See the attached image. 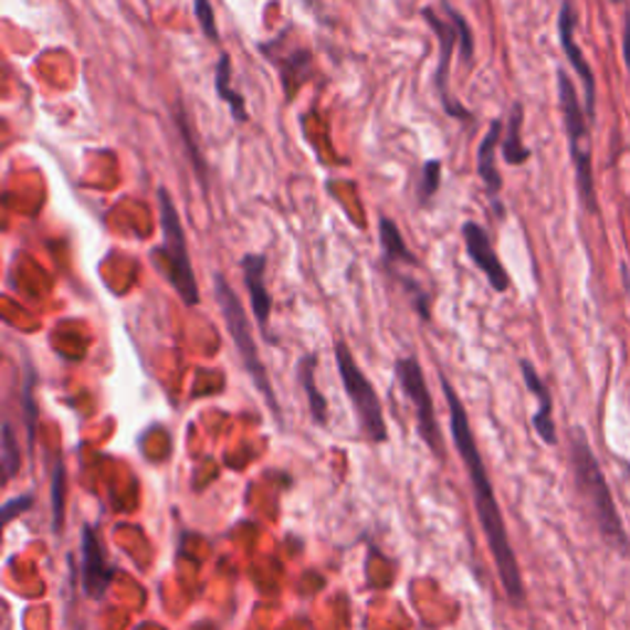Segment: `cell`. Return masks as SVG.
Returning <instances> with one entry per match:
<instances>
[{
    "instance_id": "cell-19",
    "label": "cell",
    "mask_w": 630,
    "mask_h": 630,
    "mask_svg": "<svg viewBox=\"0 0 630 630\" xmlns=\"http://www.w3.org/2000/svg\"><path fill=\"white\" fill-rule=\"evenodd\" d=\"M315 365H318V357L315 355H306L301 357L298 363V379L303 389H306V397H308V405L313 411V419L318 423L328 421V401L321 395V389L315 387Z\"/></svg>"
},
{
    "instance_id": "cell-15",
    "label": "cell",
    "mask_w": 630,
    "mask_h": 630,
    "mask_svg": "<svg viewBox=\"0 0 630 630\" xmlns=\"http://www.w3.org/2000/svg\"><path fill=\"white\" fill-rule=\"evenodd\" d=\"M523 377H525V382L529 387V392L537 397L539 401V409H537V414L535 419H532V423H535V429L539 433V439L549 443V447H554L557 443V427H554V419H552V395H549V389L547 385L542 382V377L537 375V369L532 367V363L523 360Z\"/></svg>"
},
{
    "instance_id": "cell-3",
    "label": "cell",
    "mask_w": 630,
    "mask_h": 630,
    "mask_svg": "<svg viewBox=\"0 0 630 630\" xmlns=\"http://www.w3.org/2000/svg\"><path fill=\"white\" fill-rule=\"evenodd\" d=\"M158 208H160V246L150 252V256L160 264L162 274L168 276L170 286L176 288L185 306H198L200 303V286L198 276L190 262L188 239H185L180 212L172 202L170 192L166 188H158Z\"/></svg>"
},
{
    "instance_id": "cell-10",
    "label": "cell",
    "mask_w": 630,
    "mask_h": 630,
    "mask_svg": "<svg viewBox=\"0 0 630 630\" xmlns=\"http://www.w3.org/2000/svg\"><path fill=\"white\" fill-rule=\"evenodd\" d=\"M574 28H577L574 6H571V0H564L561 10H559V40H561L564 52H567V57L571 62V67L577 70V74L584 82L586 116L594 118V114H596V80H594V72L589 67V62H586V57H584V52L579 50L577 42H574Z\"/></svg>"
},
{
    "instance_id": "cell-14",
    "label": "cell",
    "mask_w": 630,
    "mask_h": 630,
    "mask_svg": "<svg viewBox=\"0 0 630 630\" xmlns=\"http://www.w3.org/2000/svg\"><path fill=\"white\" fill-rule=\"evenodd\" d=\"M500 144H503V122L495 118L487 128L485 138L481 140V146H477V176L485 182V190L491 195L493 200V208L495 212L503 217V204H500V190H503V178H500V172L495 168V154Z\"/></svg>"
},
{
    "instance_id": "cell-5",
    "label": "cell",
    "mask_w": 630,
    "mask_h": 630,
    "mask_svg": "<svg viewBox=\"0 0 630 630\" xmlns=\"http://www.w3.org/2000/svg\"><path fill=\"white\" fill-rule=\"evenodd\" d=\"M559 82V102L564 114V126L569 136V154L577 168V185L579 195L586 204V210L596 214V190H594V172H591V148H589V128H586V116L581 112V102L571 77L564 70L557 72Z\"/></svg>"
},
{
    "instance_id": "cell-13",
    "label": "cell",
    "mask_w": 630,
    "mask_h": 630,
    "mask_svg": "<svg viewBox=\"0 0 630 630\" xmlns=\"http://www.w3.org/2000/svg\"><path fill=\"white\" fill-rule=\"evenodd\" d=\"M242 271H244V284H246V293L249 301H252V311L256 315V323L262 333L266 335V340H274L269 335V318H271V293L266 288V256L264 254H246L242 256Z\"/></svg>"
},
{
    "instance_id": "cell-20",
    "label": "cell",
    "mask_w": 630,
    "mask_h": 630,
    "mask_svg": "<svg viewBox=\"0 0 630 630\" xmlns=\"http://www.w3.org/2000/svg\"><path fill=\"white\" fill-rule=\"evenodd\" d=\"M439 188H441V160L433 158V160L423 162V168H421V180L417 188V200L421 208H427L433 195L439 192Z\"/></svg>"
},
{
    "instance_id": "cell-4",
    "label": "cell",
    "mask_w": 630,
    "mask_h": 630,
    "mask_svg": "<svg viewBox=\"0 0 630 630\" xmlns=\"http://www.w3.org/2000/svg\"><path fill=\"white\" fill-rule=\"evenodd\" d=\"M214 298H217V306H220V311H222L227 330H230V335H232L234 347H237L239 357H242L246 372L252 375L256 389L264 395L266 405L271 407V411H274L276 419L281 421V409H279L276 395H274V389H271L266 367H264L262 357H259V350H256L252 323H249L242 301H239L234 288L230 286V281H227L224 274H220V271H217V274H214Z\"/></svg>"
},
{
    "instance_id": "cell-24",
    "label": "cell",
    "mask_w": 630,
    "mask_h": 630,
    "mask_svg": "<svg viewBox=\"0 0 630 630\" xmlns=\"http://www.w3.org/2000/svg\"><path fill=\"white\" fill-rule=\"evenodd\" d=\"M20 463V455H18V447H15V433L10 423H3V465H6V475L10 477L15 473Z\"/></svg>"
},
{
    "instance_id": "cell-7",
    "label": "cell",
    "mask_w": 630,
    "mask_h": 630,
    "mask_svg": "<svg viewBox=\"0 0 630 630\" xmlns=\"http://www.w3.org/2000/svg\"><path fill=\"white\" fill-rule=\"evenodd\" d=\"M395 375L399 379L401 389H405V395L409 397L411 405H414L417 429L421 433V439L427 441L431 453L437 455L439 461H443L447 459V443H443L439 421H437V411H433V399H431L427 379H423V369L417 357L414 355L399 357V360L395 363Z\"/></svg>"
},
{
    "instance_id": "cell-17",
    "label": "cell",
    "mask_w": 630,
    "mask_h": 630,
    "mask_svg": "<svg viewBox=\"0 0 630 630\" xmlns=\"http://www.w3.org/2000/svg\"><path fill=\"white\" fill-rule=\"evenodd\" d=\"M523 118H525L523 104H513V108H510V122L505 128V140L500 144V148H503V158L505 162H510V166H523V162L529 160V148H525L523 144Z\"/></svg>"
},
{
    "instance_id": "cell-8",
    "label": "cell",
    "mask_w": 630,
    "mask_h": 630,
    "mask_svg": "<svg viewBox=\"0 0 630 630\" xmlns=\"http://www.w3.org/2000/svg\"><path fill=\"white\" fill-rule=\"evenodd\" d=\"M421 15L427 23L431 25L433 35L439 38V67L433 72V84H437V92H439V99L443 104V112L453 118H461V122H471V112L465 108L461 102H455L451 96L449 90V77H451V57H453V50L461 48V32L459 25H455V20L449 18L443 20L437 8L427 6L421 10Z\"/></svg>"
},
{
    "instance_id": "cell-1",
    "label": "cell",
    "mask_w": 630,
    "mask_h": 630,
    "mask_svg": "<svg viewBox=\"0 0 630 630\" xmlns=\"http://www.w3.org/2000/svg\"><path fill=\"white\" fill-rule=\"evenodd\" d=\"M441 389H443V397H447V405H449L453 443H455V449H459L461 459L465 463V471H469L477 519H481V527L485 532L487 547H491V552H493L500 581H503L510 601L523 603V599H525L523 574H519L513 545H510V539H507L505 519H503V513H500L493 483H491V477H487L485 463L481 459V451H477L469 414H465V407L461 405V399H459V395H455V389L451 387L447 375H441Z\"/></svg>"
},
{
    "instance_id": "cell-9",
    "label": "cell",
    "mask_w": 630,
    "mask_h": 630,
    "mask_svg": "<svg viewBox=\"0 0 630 630\" xmlns=\"http://www.w3.org/2000/svg\"><path fill=\"white\" fill-rule=\"evenodd\" d=\"M463 239H465V249H469L471 262L483 271L487 284L493 286V291L505 293L510 288V274L505 271L503 262H500L491 234H487L485 227H481L477 222H465L463 224Z\"/></svg>"
},
{
    "instance_id": "cell-26",
    "label": "cell",
    "mask_w": 630,
    "mask_h": 630,
    "mask_svg": "<svg viewBox=\"0 0 630 630\" xmlns=\"http://www.w3.org/2000/svg\"><path fill=\"white\" fill-rule=\"evenodd\" d=\"M623 57H626V67L630 74V10L626 15V30H623Z\"/></svg>"
},
{
    "instance_id": "cell-16",
    "label": "cell",
    "mask_w": 630,
    "mask_h": 630,
    "mask_svg": "<svg viewBox=\"0 0 630 630\" xmlns=\"http://www.w3.org/2000/svg\"><path fill=\"white\" fill-rule=\"evenodd\" d=\"M214 92H217V96H220L224 104H230V112H232L234 122H239V124L249 122V112H246L244 96L239 94L232 86V57L227 52H222L220 60H217Z\"/></svg>"
},
{
    "instance_id": "cell-23",
    "label": "cell",
    "mask_w": 630,
    "mask_h": 630,
    "mask_svg": "<svg viewBox=\"0 0 630 630\" xmlns=\"http://www.w3.org/2000/svg\"><path fill=\"white\" fill-rule=\"evenodd\" d=\"M195 18L204 32V38L212 42H220V32H217V18L210 0H195Z\"/></svg>"
},
{
    "instance_id": "cell-22",
    "label": "cell",
    "mask_w": 630,
    "mask_h": 630,
    "mask_svg": "<svg viewBox=\"0 0 630 630\" xmlns=\"http://www.w3.org/2000/svg\"><path fill=\"white\" fill-rule=\"evenodd\" d=\"M441 6L443 10H447V15L455 20V25H459V32H461V60L465 64H471L473 62V54H475V40H473V32H471V25H469V20H465L459 10H455L449 0H441Z\"/></svg>"
},
{
    "instance_id": "cell-25",
    "label": "cell",
    "mask_w": 630,
    "mask_h": 630,
    "mask_svg": "<svg viewBox=\"0 0 630 630\" xmlns=\"http://www.w3.org/2000/svg\"><path fill=\"white\" fill-rule=\"evenodd\" d=\"M62 481H64V471L62 465H57L54 471V527H60V517H62Z\"/></svg>"
},
{
    "instance_id": "cell-2",
    "label": "cell",
    "mask_w": 630,
    "mask_h": 630,
    "mask_svg": "<svg viewBox=\"0 0 630 630\" xmlns=\"http://www.w3.org/2000/svg\"><path fill=\"white\" fill-rule=\"evenodd\" d=\"M571 471L574 481H577L579 495L586 503V510L594 517L596 527H599L601 537L606 539V545H611L616 552L628 554L630 539L628 532L623 527V519L618 515L611 487L606 483V475L601 471L599 461L589 447V439L581 429L571 431Z\"/></svg>"
},
{
    "instance_id": "cell-11",
    "label": "cell",
    "mask_w": 630,
    "mask_h": 630,
    "mask_svg": "<svg viewBox=\"0 0 630 630\" xmlns=\"http://www.w3.org/2000/svg\"><path fill=\"white\" fill-rule=\"evenodd\" d=\"M259 52L264 57L279 67L281 84L286 90V99L293 102V96L298 94V90L313 77V52L306 48H291L286 54L279 52L271 42L259 45Z\"/></svg>"
},
{
    "instance_id": "cell-6",
    "label": "cell",
    "mask_w": 630,
    "mask_h": 630,
    "mask_svg": "<svg viewBox=\"0 0 630 630\" xmlns=\"http://www.w3.org/2000/svg\"><path fill=\"white\" fill-rule=\"evenodd\" d=\"M335 363H338L343 387H345L347 397H350L353 401L357 421H360L367 439L377 441V443L387 441V423H385L382 405H379V397L375 392L372 382L365 377L360 365L355 363V355L350 353V347H347L343 340L335 343Z\"/></svg>"
},
{
    "instance_id": "cell-12",
    "label": "cell",
    "mask_w": 630,
    "mask_h": 630,
    "mask_svg": "<svg viewBox=\"0 0 630 630\" xmlns=\"http://www.w3.org/2000/svg\"><path fill=\"white\" fill-rule=\"evenodd\" d=\"M114 579L112 564L106 561L102 539L96 537L92 525H86L82 532V584L86 596L99 599Z\"/></svg>"
},
{
    "instance_id": "cell-18",
    "label": "cell",
    "mask_w": 630,
    "mask_h": 630,
    "mask_svg": "<svg viewBox=\"0 0 630 630\" xmlns=\"http://www.w3.org/2000/svg\"><path fill=\"white\" fill-rule=\"evenodd\" d=\"M379 239H382V249H385L387 262L392 266H399V264L417 266L419 264L417 256L411 254L409 246L405 244V237H401L399 227L392 220H387V217L379 220Z\"/></svg>"
},
{
    "instance_id": "cell-21",
    "label": "cell",
    "mask_w": 630,
    "mask_h": 630,
    "mask_svg": "<svg viewBox=\"0 0 630 630\" xmlns=\"http://www.w3.org/2000/svg\"><path fill=\"white\" fill-rule=\"evenodd\" d=\"M176 124L180 128V136L185 138V144H188V154L192 158V166H195V176L200 178V185H202V190L208 192L210 190V180H208V166H204V158L200 154V148L195 146V138H192V132H190V124L185 122V116L182 112H176Z\"/></svg>"
}]
</instances>
